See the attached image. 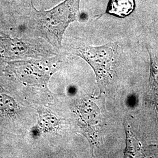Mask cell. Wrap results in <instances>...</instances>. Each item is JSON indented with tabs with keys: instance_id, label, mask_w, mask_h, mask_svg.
I'll use <instances>...</instances> for the list:
<instances>
[{
	"instance_id": "cell-9",
	"label": "cell",
	"mask_w": 158,
	"mask_h": 158,
	"mask_svg": "<svg viewBox=\"0 0 158 158\" xmlns=\"http://www.w3.org/2000/svg\"><path fill=\"white\" fill-rule=\"evenodd\" d=\"M52 1H55V0H52Z\"/></svg>"
},
{
	"instance_id": "cell-1",
	"label": "cell",
	"mask_w": 158,
	"mask_h": 158,
	"mask_svg": "<svg viewBox=\"0 0 158 158\" xmlns=\"http://www.w3.org/2000/svg\"><path fill=\"white\" fill-rule=\"evenodd\" d=\"M81 0H64L51 9H38L34 4L19 32L34 31L60 48L69 25L80 18Z\"/></svg>"
},
{
	"instance_id": "cell-7",
	"label": "cell",
	"mask_w": 158,
	"mask_h": 158,
	"mask_svg": "<svg viewBox=\"0 0 158 158\" xmlns=\"http://www.w3.org/2000/svg\"><path fill=\"white\" fill-rule=\"evenodd\" d=\"M39 124L43 128L46 130H50L56 126L57 120L52 115H45L40 118Z\"/></svg>"
},
{
	"instance_id": "cell-4",
	"label": "cell",
	"mask_w": 158,
	"mask_h": 158,
	"mask_svg": "<svg viewBox=\"0 0 158 158\" xmlns=\"http://www.w3.org/2000/svg\"><path fill=\"white\" fill-rule=\"evenodd\" d=\"M135 0H109L104 14L119 18L131 15L136 8Z\"/></svg>"
},
{
	"instance_id": "cell-5",
	"label": "cell",
	"mask_w": 158,
	"mask_h": 158,
	"mask_svg": "<svg viewBox=\"0 0 158 158\" xmlns=\"http://www.w3.org/2000/svg\"><path fill=\"white\" fill-rule=\"evenodd\" d=\"M125 130L127 133V148L125 155H127V157H132L136 155L138 152H139L140 147H139L135 139L133 138L132 135L130 133V130L127 126H125Z\"/></svg>"
},
{
	"instance_id": "cell-6",
	"label": "cell",
	"mask_w": 158,
	"mask_h": 158,
	"mask_svg": "<svg viewBox=\"0 0 158 158\" xmlns=\"http://www.w3.org/2000/svg\"><path fill=\"white\" fill-rule=\"evenodd\" d=\"M15 108V101L6 94L0 95V110L6 112H13Z\"/></svg>"
},
{
	"instance_id": "cell-2",
	"label": "cell",
	"mask_w": 158,
	"mask_h": 158,
	"mask_svg": "<svg viewBox=\"0 0 158 158\" xmlns=\"http://www.w3.org/2000/svg\"><path fill=\"white\" fill-rule=\"evenodd\" d=\"M117 47L114 44H108L99 46H92L83 43L73 45L75 53L83 58L94 68L98 79L106 77L105 74L109 71L114 56L115 49Z\"/></svg>"
},
{
	"instance_id": "cell-3",
	"label": "cell",
	"mask_w": 158,
	"mask_h": 158,
	"mask_svg": "<svg viewBox=\"0 0 158 158\" xmlns=\"http://www.w3.org/2000/svg\"><path fill=\"white\" fill-rule=\"evenodd\" d=\"M38 0H0V26L18 31Z\"/></svg>"
},
{
	"instance_id": "cell-8",
	"label": "cell",
	"mask_w": 158,
	"mask_h": 158,
	"mask_svg": "<svg viewBox=\"0 0 158 158\" xmlns=\"http://www.w3.org/2000/svg\"><path fill=\"white\" fill-rule=\"evenodd\" d=\"M49 0H38L36 8L38 9H45L46 5H48Z\"/></svg>"
}]
</instances>
